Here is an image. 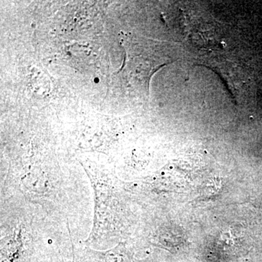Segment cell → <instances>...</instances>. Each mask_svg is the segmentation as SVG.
<instances>
[{"label":"cell","instance_id":"cell-2","mask_svg":"<svg viewBox=\"0 0 262 262\" xmlns=\"http://www.w3.org/2000/svg\"><path fill=\"white\" fill-rule=\"evenodd\" d=\"M67 262H75V261H74V260H73V261H67Z\"/></svg>","mask_w":262,"mask_h":262},{"label":"cell","instance_id":"cell-1","mask_svg":"<svg viewBox=\"0 0 262 262\" xmlns=\"http://www.w3.org/2000/svg\"><path fill=\"white\" fill-rule=\"evenodd\" d=\"M95 198L94 228L86 242L91 244L100 239L113 238L116 232L117 206L115 178L89 165L85 167Z\"/></svg>","mask_w":262,"mask_h":262}]
</instances>
